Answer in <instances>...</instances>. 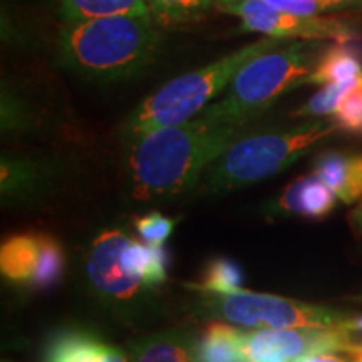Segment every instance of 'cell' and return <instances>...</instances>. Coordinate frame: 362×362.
I'll return each instance as SVG.
<instances>
[{"instance_id": "cell-1", "label": "cell", "mask_w": 362, "mask_h": 362, "mask_svg": "<svg viewBox=\"0 0 362 362\" xmlns=\"http://www.w3.org/2000/svg\"><path fill=\"white\" fill-rule=\"evenodd\" d=\"M245 124H225L197 116L128 139L126 188L138 203L168 202L197 192L203 173Z\"/></svg>"}, {"instance_id": "cell-2", "label": "cell", "mask_w": 362, "mask_h": 362, "mask_svg": "<svg viewBox=\"0 0 362 362\" xmlns=\"http://www.w3.org/2000/svg\"><path fill=\"white\" fill-rule=\"evenodd\" d=\"M161 34L149 16H112L66 24L59 34L61 64L79 78L117 83L155 62Z\"/></svg>"}, {"instance_id": "cell-3", "label": "cell", "mask_w": 362, "mask_h": 362, "mask_svg": "<svg viewBox=\"0 0 362 362\" xmlns=\"http://www.w3.org/2000/svg\"><path fill=\"white\" fill-rule=\"evenodd\" d=\"M339 129L332 121H310L292 128L238 136L203 173L197 192L216 197L269 180L292 166L314 144Z\"/></svg>"}, {"instance_id": "cell-4", "label": "cell", "mask_w": 362, "mask_h": 362, "mask_svg": "<svg viewBox=\"0 0 362 362\" xmlns=\"http://www.w3.org/2000/svg\"><path fill=\"white\" fill-rule=\"evenodd\" d=\"M285 39L265 37L216 59L197 71L171 79L138 104L124 123V138H138L165 126L183 124L197 117L211 99L223 93L237 72L253 57L277 49Z\"/></svg>"}, {"instance_id": "cell-5", "label": "cell", "mask_w": 362, "mask_h": 362, "mask_svg": "<svg viewBox=\"0 0 362 362\" xmlns=\"http://www.w3.org/2000/svg\"><path fill=\"white\" fill-rule=\"evenodd\" d=\"M317 54L315 40H304L250 59L226 88L225 96L198 116L216 123L248 126L285 93L307 83L319 59Z\"/></svg>"}, {"instance_id": "cell-6", "label": "cell", "mask_w": 362, "mask_h": 362, "mask_svg": "<svg viewBox=\"0 0 362 362\" xmlns=\"http://www.w3.org/2000/svg\"><path fill=\"white\" fill-rule=\"evenodd\" d=\"M129 238L123 225L101 226L86 243L81 265L90 298L121 322L139 324L156 314L160 296L124 267L123 250Z\"/></svg>"}, {"instance_id": "cell-7", "label": "cell", "mask_w": 362, "mask_h": 362, "mask_svg": "<svg viewBox=\"0 0 362 362\" xmlns=\"http://www.w3.org/2000/svg\"><path fill=\"white\" fill-rule=\"evenodd\" d=\"M193 310L210 320H225L247 329L334 327L349 314L332 307L243 288L228 293L200 292Z\"/></svg>"}, {"instance_id": "cell-8", "label": "cell", "mask_w": 362, "mask_h": 362, "mask_svg": "<svg viewBox=\"0 0 362 362\" xmlns=\"http://www.w3.org/2000/svg\"><path fill=\"white\" fill-rule=\"evenodd\" d=\"M221 11L238 17L242 29L260 33L275 39L336 40L347 42L352 37L351 29L344 22L327 17L298 16L270 7L262 0H232L218 6Z\"/></svg>"}, {"instance_id": "cell-9", "label": "cell", "mask_w": 362, "mask_h": 362, "mask_svg": "<svg viewBox=\"0 0 362 362\" xmlns=\"http://www.w3.org/2000/svg\"><path fill=\"white\" fill-rule=\"evenodd\" d=\"M322 351H341L336 327L257 329L243 332L240 361L296 362L312 352Z\"/></svg>"}, {"instance_id": "cell-10", "label": "cell", "mask_w": 362, "mask_h": 362, "mask_svg": "<svg viewBox=\"0 0 362 362\" xmlns=\"http://www.w3.org/2000/svg\"><path fill=\"white\" fill-rule=\"evenodd\" d=\"M61 166L37 156L2 155L0 192L4 206H33L45 200L61 181Z\"/></svg>"}, {"instance_id": "cell-11", "label": "cell", "mask_w": 362, "mask_h": 362, "mask_svg": "<svg viewBox=\"0 0 362 362\" xmlns=\"http://www.w3.org/2000/svg\"><path fill=\"white\" fill-rule=\"evenodd\" d=\"M336 193L315 175L298 176L269 205L274 216L324 218L336 208Z\"/></svg>"}, {"instance_id": "cell-12", "label": "cell", "mask_w": 362, "mask_h": 362, "mask_svg": "<svg viewBox=\"0 0 362 362\" xmlns=\"http://www.w3.org/2000/svg\"><path fill=\"white\" fill-rule=\"evenodd\" d=\"M44 362H129V354L84 329H66L49 339Z\"/></svg>"}, {"instance_id": "cell-13", "label": "cell", "mask_w": 362, "mask_h": 362, "mask_svg": "<svg viewBox=\"0 0 362 362\" xmlns=\"http://www.w3.org/2000/svg\"><path fill=\"white\" fill-rule=\"evenodd\" d=\"M198 334L187 325L156 330L129 344V362H193Z\"/></svg>"}, {"instance_id": "cell-14", "label": "cell", "mask_w": 362, "mask_h": 362, "mask_svg": "<svg viewBox=\"0 0 362 362\" xmlns=\"http://www.w3.org/2000/svg\"><path fill=\"white\" fill-rule=\"evenodd\" d=\"M312 175L322 180L346 205L362 198V153H320L312 166Z\"/></svg>"}, {"instance_id": "cell-15", "label": "cell", "mask_w": 362, "mask_h": 362, "mask_svg": "<svg viewBox=\"0 0 362 362\" xmlns=\"http://www.w3.org/2000/svg\"><path fill=\"white\" fill-rule=\"evenodd\" d=\"M39 262L37 233H17L0 247V270L11 284L29 285Z\"/></svg>"}, {"instance_id": "cell-16", "label": "cell", "mask_w": 362, "mask_h": 362, "mask_svg": "<svg viewBox=\"0 0 362 362\" xmlns=\"http://www.w3.org/2000/svg\"><path fill=\"white\" fill-rule=\"evenodd\" d=\"M243 332L233 324L211 319L198 334L193 362H237Z\"/></svg>"}, {"instance_id": "cell-17", "label": "cell", "mask_w": 362, "mask_h": 362, "mask_svg": "<svg viewBox=\"0 0 362 362\" xmlns=\"http://www.w3.org/2000/svg\"><path fill=\"white\" fill-rule=\"evenodd\" d=\"M123 264L131 275L149 288H160L168 282V252L131 237L123 250Z\"/></svg>"}, {"instance_id": "cell-18", "label": "cell", "mask_w": 362, "mask_h": 362, "mask_svg": "<svg viewBox=\"0 0 362 362\" xmlns=\"http://www.w3.org/2000/svg\"><path fill=\"white\" fill-rule=\"evenodd\" d=\"M66 24L112 16H149L146 0H59Z\"/></svg>"}, {"instance_id": "cell-19", "label": "cell", "mask_w": 362, "mask_h": 362, "mask_svg": "<svg viewBox=\"0 0 362 362\" xmlns=\"http://www.w3.org/2000/svg\"><path fill=\"white\" fill-rule=\"evenodd\" d=\"M362 76V62L356 52L344 47L342 44L329 47L322 56L317 59L312 69L309 84H337L357 79Z\"/></svg>"}, {"instance_id": "cell-20", "label": "cell", "mask_w": 362, "mask_h": 362, "mask_svg": "<svg viewBox=\"0 0 362 362\" xmlns=\"http://www.w3.org/2000/svg\"><path fill=\"white\" fill-rule=\"evenodd\" d=\"M37 240L39 262L29 285L34 291H47V288L57 285L59 280L62 279L66 267V255L61 242L52 235L37 232Z\"/></svg>"}, {"instance_id": "cell-21", "label": "cell", "mask_w": 362, "mask_h": 362, "mask_svg": "<svg viewBox=\"0 0 362 362\" xmlns=\"http://www.w3.org/2000/svg\"><path fill=\"white\" fill-rule=\"evenodd\" d=\"M216 0H146L149 17L156 25H178L205 17Z\"/></svg>"}, {"instance_id": "cell-22", "label": "cell", "mask_w": 362, "mask_h": 362, "mask_svg": "<svg viewBox=\"0 0 362 362\" xmlns=\"http://www.w3.org/2000/svg\"><path fill=\"white\" fill-rule=\"evenodd\" d=\"M243 285V272L240 265L226 257H216L208 262L198 284L189 285L198 292H216L228 293L240 291Z\"/></svg>"}, {"instance_id": "cell-23", "label": "cell", "mask_w": 362, "mask_h": 362, "mask_svg": "<svg viewBox=\"0 0 362 362\" xmlns=\"http://www.w3.org/2000/svg\"><path fill=\"white\" fill-rule=\"evenodd\" d=\"M133 226L134 232L144 243L153 247H163L173 233L176 220L160 214V211H149L146 215L136 216Z\"/></svg>"}, {"instance_id": "cell-24", "label": "cell", "mask_w": 362, "mask_h": 362, "mask_svg": "<svg viewBox=\"0 0 362 362\" xmlns=\"http://www.w3.org/2000/svg\"><path fill=\"white\" fill-rule=\"evenodd\" d=\"M359 79V78H357ZM357 79L346 81V83H337V84H327L324 86L315 96H312L300 110L293 112V116H325V115H334L337 110V104L341 101L344 94L352 88V84Z\"/></svg>"}, {"instance_id": "cell-25", "label": "cell", "mask_w": 362, "mask_h": 362, "mask_svg": "<svg viewBox=\"0 0 362 362\" xmlns=\"http://www.w3.org/2000/svg\"><path fill=\"white\" fill-rule=\"evenodd\" d=\"M334 116L339 128L351 133H362V76L344 94Z\"/></svg>"}, {"instance_id": "cell-26", "label": "cell", "mask_w": 362, "mask_h": 362, "mask_svg": "<svg viewBox=\"0 0 362 362\" xmlns=\"http://www.w3.org/2000/svg\"><path fill=\"white\" fill-rule=\"evenodd\" d=\"M339 341H341V351L346 354L354 356L362 352V315L347 314L337 325Z\"/></svg>"}, {"instance_id": "cell-27", "label": "cell", "mask_w": 362, "mask_h": 362, "mask_svg": "<svg viewBox=\"0 0 362 362\" xmlns=\"http://www.w3.org/2000/svg\"><path fill=\"white\" fill-rule=\"evenodd\" d=\"M270 7L279 11L298 13V16H315V13L325 11L320 0H262Z\"/></svg>"}, {"instance_id": "cell-28", "label": "cell", "mask_w": 362, "mask_h": 362, "mask_svg": "<svg viewBox=\"0 0 362 362\" xmlns=\"http://www.w3.org/2000/svg\"><path fill=\"white\" fill-rule=\"evenodd\" d=\"M296 362H352L349 354H341V351H322V352H312L307 354Z\"/></svg>"}, {"instance_id": "cell-29", "label": "cell", "mask_w": 362, "mask_h": 362, "mask_svg": "<svg viewBox=\"0 0 362 362\" xmlns=\"http://www.w3.org/2000/svg\"><path fill=\"white\" fill-rule=\"evenodd\" d=\"M349 221H351L352 228H354V232L362 233V202L354 208V210L351 211Z\"/></svg>"}, {"instance_id": "cell-30", "label": "cell", "mask_w": 362, "mask_h": 362, "mask_svg": "<svg viewBox=\"0 0 362 362\" xmlns=\"http://www.w3.org/2000/svg\"><path fill=\"white\" fill-rule=\"evenodd\" d=\"M320 2L324 4L325 8H330L336 6H342V4H347V2H356V0H320Z\"/></svg>"}, {"instance_id": "cell-31", "label": "cell", "mask_w": 362, "mask_h": 362, "mask_svg": "<svg viewBox=\"0 0 362 362\" xmlns=\"http://www.w3.org/2000/svg\"><path fill=\"white\" fill-rule=\"evenodd\" d=\"M351 357H352V362H362V352H361V354H354Z\"/></svg>"}, {"instance_id": "cell-32", "label": "cell", "mask_w": 362, "mask_h": 362, "mask_svg": "<svg viewBox=\"0 0 362 362\" xmlns=\"http://www.w3.org/2000/svg\"><path fill=\"white\" fill-rule=\"evenodd\" d=\"M226 2H232V0H216V6H221V4H226Z\"/></svg>"}, {"instance_id": "cell-33", "label": "cell", "mask_w": 362, "mask_h": 362, "mask_svg": "<svg viewBox=\"0 0 362 362\" xmlns=\"http://www.w3.org/2000/svg\"><path fill=\"white\" fill-rule=\"evenodd\" d=\"M356 300H359V302H362V296H361V297H357V298H356Z\"/></svg>"}, {"instance_id": "cell-34", "label": "cell", "mask_w": 362, "mask_h": 362, "mask_svg": "<svg viewBox=\"0 0 362 362\" xmlns=\"http://www.w3.org/2000/svg\"><path fill=\"white\" fill-rule=\"evenodd\" d=\"M237 362H243V361H237Z\"/></svg>"}]
</instances>
